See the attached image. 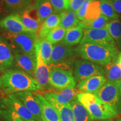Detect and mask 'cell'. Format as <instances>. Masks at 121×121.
Segmentation results:
<instances>
[{
  "label": "cell",
  "instance_id": "cell-35",
  "mask_svg": "<svg viewBox=\"0 0 121 121\" xmlns=\"http://www.w3.org/2000/svg\"><path fill=\"white\" fill-rule=\"evenodd\" d=\"M55 13L69 10V0H49Z\"/></svg>",
  "mask_w": 121,
  "mask_h": 121
},
{
  "label": "cell",
  "instance_id": "cell-10",
  "mask_svg": "<svg viewBox=\"0 0 121 121\" xmlns=\"http://www.w3.org/2000/svg\"><path fill=\"white\" fill-rule=\"evenodd\" d=\"M13 51L15 57V67L34 78L36 67V56L24 53L16 50Z\"/></svg>",
  "mask_w": 121,
  "mask_h": 121
},
{
  "label": "cell",
  "instance_id": "cell-9",
  "mask_svg": "<svg viewBox=\"0 0 121 121\" xmlns=\"http://www.w3.org/2000/svg\"><path fill=\"white\" fill-rule=\"evenodd\" d=\"M18 13L25 26L31 32L37 34L42 22L35 5L30 4Z\"/></svg>",
  "mask_w": 121,
  "mask_h": 121
},
{
  "label": "cell",
  "instance_id": "cell-40",
  "mask_svg": "<svg viewBox=\"0 0 121 121\" xmlns=\"http://www.w3.org/2000/svg\"><path fill=\"white\" fill-rule=\"evenodd\" d=\"M111 2L116 13L121 14V0H113Z\"/></svg>",
  "mask_w": 121,
  "mask_h": 121
},
{
  "label": "cell",
  "instance_id": "cell-24",
  "mask_svg": "<svg viewBox=\"0 0 121 121\" xmlns=\"http://www.w3.org/2000/svg\"><path fill=\"white\" fill-rule=\"evenodd\" d=\"M60 27L68 29L79 25L81 21L77 17L76 13L72 10H65L60 13Z\"/></svg>",
  "mask_w": 121,
  "mask_h": 121
},
{
  "label": "cell",
  "instance_id": "cell-7",
  "mask_svg": "<svg viewBox=\"0 0 121 121\" xmlns=\"http://www.w3.org/2000/svg\"><path fill=\"white\" fill-rule=\"evenodd\" d=\"M49 68V84L51 86L59 90L75 88L76 81L73 73L57 68Z\"/></svg>",
  "mask_w": 121,
  "mask_h": 121
},
{
  "label": "cell",
  "instance_id": "cell-44",
  "mask_svg": "<svg viewBox=\"0 0 121 121\" xmlns=\"http://www.w3.org/2000/svg\"><path fill=\"white\" fill-rule=\"evenodd\" d=\"M100 121H113L112 119H105V120H102Z\"/></svg>",
  "mask_w": 121,
  "mask_h": 121
},
{
  "label": "cell",
  "instance_id": "cell-42",
  "mask_svg": "<svg viewBox=\"0 0 121 121\" xmlns=\"http://www.w3.org/2000/svg\"><path fill=\"white\" fill-rule=\"evenodd\" d=\"M117 60L118 62V63H119V65H120L121 67V52L120 53H119L118 54L117 57Z\"/></svg>",
  "mask_w": 121,
  "mask_h": 121
},
{
  "label": "cell",
  "instance_id": "cell-47",
  "mask_svg": "<svg viewBox=\"0 0 121 121\" xmlns=\"http://www.w3.org/2000/svg\"></svg>",
  "mask_w": 121,
  "mask_h": 121
},
{
  "label": "cell",
  "instance_id": "cell-37",
  "mask_svg": "<svg viewBox=\"0 0 121 121\" xmlns=\"http://www.w3.org/2000/svg\"><path fill=\"white\" fill-rule=\"evenodd\" d=\"M92 1H93V0H85V1L84 2V4H82V5L81 6V7L78 9V11L76 12L77 17L78 18V19L79 20H84L86 13L87 11V7H88L89 4H90Z\"/></svg>",
  "mask_w": 121,
  "mask_h": 121
},
{
  "label": "cell",
  "instance_id": "cell-22",
  "mask_svg": "<svg viewBox=\"0 0 121 121\" xmlns=\"http://www.w3.org/2000/svg\"><path fill=\"white\" fill-rule=\"evenodd\" d=\"M46 99L57 110L60 121H75L73 110L70 103L60 104L51 98H46Z\"/></svg>",
  "mask_w": 121,
  "mask_h": 121
},
{
  "label": "cell",
  "instance_id": "cell-29",
  "mask_svg": "<svg viewBox=\"0 0 121 121\" xmlns=\"http://www.w3.org/2000/svg\"><path fill=\"white\" fill-rule=\"evenodd\" d=\"M37 43L42 58L47 64L49 65L53 50V44L45 39L39 38L37 40Z\"/></svg>",
  "mask_w": 121,
  "mask_h": 121
},
{
  "label": "cell",
  "instance_id": "cell-26",
  "mask_svg": "<svg viewBox=\"0 0 121 121\" xmlns=\"http://www.w3.org/2000/svg\"><path fill=\"white\" fill-rule=\"evenodd\" d=\"M34 5L41 22L52 15L54 11L49 0H35Z\"/></svg>",
  "mask_w": 121,
  "mask_h": 121
},
{
  "label": "cell",
  "instance_id": "cell-41",
  "mask_svg": "<svg viewBox=\"0 0 121 121\" xmlns=\"http://www.w3.org/2000/svg\"><path fill=\"white\" fill-rule=\"evenodd\" d=\"M6 109V106L4 104V102H3L2 98H0V116H2L4 110Z\"/></svg>",
  "mask_w": 121,
  "mask_h": 121
},
{
  "label": "cell",
  "instance_id": "cell-2",
  "mask_svg": "<svg viewBox=\"0 0 121 121\" xmlns=\"http://www.w3.org/2000/svg\"><path fill=\"white\" fill-rule=\"evenodd\" d=\"M75 51L81 58L102 66H105L118 56L117 47L90 43L80 44L75 48Z\"/></svg>",
  "mask_w": 121,
  "mask_h": 121
},
{
  "label": "cell",
  "instance_id": "cell-18",
  "mask_svg": "<svg viewBox=\"0 0 121 121\" xmlns=\"http://www.w3.org/2000/svg\"><path fill=\"white\" fill-rule=\"evenodd\" d=\"M107 82L104 76H94L78 82V88L81 93L95 94Z\"/></svg>",
  "mask_w": 121,
  "mask_h": 121
},
{
  "label": "cell",
  "instance_id": "cell-23",
  "mask_svg": "<svg viewBox=\"0 0 121 121\" xmlns=\"http://www.w3.org/2000/svg\"><path fill=\"white\" fill-rule=\"evenodd\" d=\"M83 29L79 26L67 29L64 39L61 42L63 44L71 47L80 43L83 38Z\"/></svg>",
  "mask_w": 121,
  "mask_h": 121
},
{
  "label": "cell",
  "instance_id": "cell-16",
  "mask_svg": "<svg viewBox=\"0 0 121 121\" xmlns=\"http://www.w3.org/2000/svg\"><path fill=\"white\" fill-rule=\"evenodd\" d=\"M80 93L81 91L78 89L73 88L47 92L44 96L45 98H51L60 104H67L78 99L77 96Z\"/></svg>",
  "mask_w": 121,
  "mask_h": 121
},
{
  "label": "cell",
  "instance_id": "cell-1",
  "mask_svg": "<svg viewBox=\"0 0 121 121\" xmlns=\"http://www.w3.org/2000/svg\"><path fill=\"white\" fill-rule=\"evenodd\" d=\"M43 89L35 78L19 69H9L0 76V90L10 95Z\"/></svg>",
  "mask_w": 121,
  "mask_h": 121
},
{
  "label": "cell",
  "instance_id": "cell-11",
  "mask_svg": "<svg viewBox=\"0 0 121 121\" xmlns=\"http://www.w3.org/2000/svg\"><path fill=\"white\" fill-rule=\"evenodd\" d=\"M0 28L4 31L13 34L31 32L24 25L18 13H11L1 20L0 21Z\"/></svg>",
  "mask_w": 121,
  "mask_h": 121
},
{
  "label": "cell",
  "instance_id": "cell-28",
  "mask_svg": "<svg viewBox=\"0 0 121 121\" xmlns=\"http://www.w3.org/2000/svg\"><path fill=\"white\" fill-rule=\"evenodd\" d=\"M110 20L101 15L98 19L94 20L81 21L78 26L83 29H100L105 28Z\"/></svg>",
  "mask_w": 121,
  "mask_h": 121
},
{
  "label": "cell",
  "instance_id": "cell-3",
  "mask_svg": "<svg viewBox=\"0 0 121 121\" xmlns=\"http://www.w3.org/2000/svg\"><path fill=\"white\" fill-rule=\"evenodd\" d=\"M77 98L86 109L93 120H105L118 115L113 108L103 102L94 94L81 92Z\"/></svg>",
  "mask_w": 121,
  "mask_h": 121
},
{
  "label": "cell",
  "instance_id": "cell-21",
  "mask_svg": "<svg viewBox=\"0 0 121 121\" xmlns=\"http://www.w3.org/2000/svg\"><path fill=\"white\" fill-rule=\"evenodd\" d=\"M104 71L107 81L113 83L119 87L121 84V67L117 58L105 65Z\"/></svg>",
  "mask_w": 121,
  "mask_h": 121
},
{
  "label": "cell",
  "instance_id": "cell-12",
  "mask_svg": "<svg viewBox=\"0 0 121 121\" xmlns=\"http://www.w3.org/2000/svg\"><path fill=\"white\" fill-rule=\"evenodd\" d=\"M15 65L13 49L7 40L0 35V71L4 72Z\"/></svg>",
  "mask_w": 121,
  "mask_h": 121
},
{
  "label": "cell",
  "instance_id": "cell-45",
  "mask_svg": "<svg viewBox=\"0 0 121 121\" xmlns=\"http://www.w3.org/2000/svg\"><path fill=\"white\" fill-rule=\"evenodd\" d=\"M100 1H112L113 0H99Z\"/></svg>",
  "mask_w": 121,
  "mask_h": 121
},
{
  "label": "cell",
  "instance_id": "cell-17",
  "mask_svg": "<svg viewBox=\"0 0 121 121\" xmlns=\"http://www.w3.org/2000/svg\"><path fill=\"white\" fill-rule=\"evenodd\" d=\"M34 96L40 105L43 121H60L57 110L44 96L38 93L34 94Z\"/></svg>",
  "mask_w": 121,
  "mask_h": 121
},
{
  "label": "cell",
  "instance_id": "cell-33",
  "mask_svg": "<svg viewBox=\"0 0 121 121\" xmlns=\"http://www.w3.org/2000/svg\"><path fill=\"white\" fill-rule=\"evenodd\" d=\"M100 8L101 14L110 20L118 19L119 15L115 11L111 1H100Z\"/></svg>",
  "mask_w": 121,
  "mask_h": 121
},
{
  "label": "cell",
  "instance_id": "cell-13",
  "mask_svg": "<svg viewBox=\"0 0 121 121\" xmlns=\"http://www.w3.org/2000/svg\"><path fill=\"white\" fill-rule=\"evenodd\" d=\"M35 54L36 67L34 78L42 87H45L49 84L50 68L42 58L37 42L35 44Z\"/></svg>",
  "mask_w": 121,
  "mask_h": 121
},
{
  "label": "cell",
  "instance_id": "cell-5",
  "mask_svg": "<svg viewBox=\"0 0 121 121\" xmlns=\"http://www.w3.org/2000/svg\"><path fill=\"white\" fill-rule=\"evenodd\" d=\"M95 94L103 102L113 108L118 113L121 112V99L119 86L107 81Z\"/></svg>",
  "mask_w": 121,
  "mask_h": 121
},
{
  "label": "cell",
  "instance_id": "cell-4",
  "mask_svg": "<svg viewBox=\"0 0 121 121\" xmlns=\"http://www.w3.org/2000/svg\"><path fill=\"white\" fill-rule=\"evenodd\" d=\"M2 34L13 50L36 56L35 44L38 39L37 34L31 32L13 34L4 31Z\"/></svg>",
  "mask_w": 121,
  "mask_h": 121
},
{
  "label": "cell",
  "instance_id": "cell-39",
  "mask_svg": "<svg viewBox=\"0 0 121 121\" xmlns=\"http://www.w3.org/2000/svg\"><path fill=\"white\" fill-rule=\"evenodd\" d=\"M69 10L76 12L81 7L85 0H69Z\"/></svg>",
  "mask_w": 121,
  "mask_h": 121
},
{
  "label": "cell",
  "instance_id": "cell-34",
  "mask_svg": "<svg viewBox=\"0 0 121 121\" xmlns=\"http://www.w3.org/2000/svg\"><path fill=\"white\" fill-rule=\"evenodd\" d=\"M75 59L71 57V58L60 62L51 64L49 66L51 67L57 68V69H61L65 71L69 72V73H73V69L75 66Z\"/></svg>",
  "mask_w": 121,
  "mask_h": 121
},
{
  "label": "cell",
  "instance_id": "cell-15",
  "mask_svg": "<svg viewBox=\"0 0 121 121\" xmlns=\"http://www.w3.org/2000/svg\"><path fill=\"white\" fill-rule=\"evenodd\" d=\"M13 94L34 115L36 120L43 121L40 105L35 97L34 94L30 91L19 92Z\"/></svg>",
  "mask_w": 121,
  "mask_h": 121
},
{
  "label": "cell",
  "instance_id": "cell-32",
  "mask_svg": "<svg viewBox=\"0 0 121 121\" xmlns=\"http://www.w3.org/2000/svg\"><path fill=\"white\" fill-rule=\"evenodd\" d=\"M67 29L62 27L58 26L49 33L45 39L50 42L52 44H54L62 42L64 39Z\"/></svg>",
  "mask_w": 121,
  "mask_h": 121
},
{
  "label": "cell",
  "instance_id": "cell-6",
  "mask_svg": "<svg viewBox=\"0 0 121 121\" xmlns=\"http://www.w3.org/2000/svg\"><path fill=\"white\" fill-rule=\"evenodd\" d=\"M73 75L78 83L94 76H104L105 71L99 65L87 60H77L75 62Z\"/></svg>",
  "mask_w": 121,
  "mask_h": 121
},
{
  "label": "cell",
  "instance_id": "cell-46",
  "mask_svg": "<svg viewBox=\"0 0 121 121\" xmlns=\"http://www.w3.org/2000/svg\"><path fill=\"white\" fill-rule=\"evenodd\" d=\"M116 121H121V118H119L118 119H117Z\"/></svg>",
  "mask_w": 121,
  "mask_h": 121
},
{
  "label": "cell",
  "instance_id": "cell-36",
  "mask_svg": "<svg viewBox=\"0 0 121 121\" xmlns=\"http://www.w3.org/2000/svg\"><path fill=\"white\" fill-rule=\"evenodd\" d=\"M2 116L6 121H26L14 111L9 108L4 110Z\"/></svg>",
  "mask_w": 121,
  "mask_h": 121
},
{
  "label": "cell",
  "instance_id": "cell-27",
  "mask_svg": "<svg viewBox=\"0 0 121 121\" xmlns=\"http://www.w3.org/2000/svg\"><path fill=\"white\" fill-rule=\"evenodd\" d=\"M105 28L108 30L116 44L121 49V21L118 19L110 20Z\"/></svg>",
  "mask_w": 121,
  "mask_h": 121
},
{
  "label": "cell",
  "instance_id": "cell-14",
  "mask_svg": "<svg viewBox=\"0 0 121 121\" xmlns=\"http://www.w3.org/2000/svg\"><path fill=\"white\" fill-rule=\"evenodd\" d=\"M2 99L7 108L13 110L24 120L37 121L34 115L17 98L15 97L14 94L9 95L6 97H2Z\"/></svg>",
  "mask_w": 121,
  "mask_h": 121
},
{
  "label": "cell",
  "instance_id": "cell-43",
  "mask_svg": "<svg viewBox=\"0 0 121 121\" xmlns=\"http://www.w3.org/2000/svg\"><path fill=\"white\" fill-rule=\"evenodd\" d=\"M119 93H120L121 97V85H120V86H119Z\"/></svg>",
  "mask_w": 121,
  "mask_h": 121
},
{
  "label": "cell",
  "instance_id": "cell-38",
  "mask_svg": "<svg viewBox=\"0 0 121 121\" xmlns=\"http://www.w3.org/2000/svg\"><path fill=\"white\" fill-rule=\"evenodd\" d=\"M10 13L4 0H0V20L8 16Z\"/></svg>",
  "mask_w": 121,
  "mask_h": 121
},
{
  "label": "cell",
  "instance_id": "cell-25",
  "mask_svg": "<svg viewBox=\"0 0 121 121\" xmlns=\"http://www.w3.org/2000/svg\"><path fill=\"white\" fill-rule=\"evenodd\" d=\"M75 121H93L90 114L85 107L78 99H76L71 103Z\"/></svg>",
  "mask_w": 121,
  "mask_h": 121
},
{
  "label": "cell",
  "instance_id": "cell-8",
  "mask_svg": "<svg viewBox=\"0 0 121 121\" xmlns=\"http://www.w3.org/2000/svg\"><path fill=\"white\" fill-rule=\"evenodd\" d=\"M84 35L80 44H94L110 47H117L114 40L106 28L100 29H83Z\"/></svg>",
  "mask_w": 121,
  "mask_h": 121
},
{
  "label": "cell",
  "instance_id": "cell-20",
  "mask_svg": "<svg viewBox=\"0 0 121 121\" xmlns=\"http://www.w3.org/2000/svg\"><path fill=\"white\" fill-rule=\"evenodd\" d=\"M60 13H54L50 15L42 22L39 28L38 37L40 39L45 38L53 30L60 26Z\"/></svg>",
  "mask_w": 121,
  "mask_h": 121
},
{
  "label": "cell",
  "instance_id": "cell-19",
  "mask_svg": "<svg viewBox=\"0 0 121 121\" xmlns=\"http://www.w3.org/2000/svg\"><path fill=\"white\" fill-rule=\"evenodd\" d=\"M76 53L75 49L63 43H58L53 45V50L49 65L71 58Z\"/></svg>",
  "mask_w": 121,
  "mask_h": 121
},
{
  "label": "cell",
  "instance_id": "cell-31",
  "mask_svg": "<svg viewBox=\"0 0 121 121\" xmlns=\"http://www.w3.org/2000/svg\"><path fill=\"white\" fill-rule=\"evenodd\" d=\"M10 13H18L29 5L31 0H4Z\"/></svg>",
  "mask_w": 121,
  "mask_h": 121
},
{
  "label": "cell",
  "instance_id": "cell-30",
  "mask_svg": "<svg viewBox=\"0 0 121 121\" xmlns=\"http://www.w3.org/2000/svg\"><path fill=\"white\" fill-rule=\"evenodd\" d=\"M100 1L93 0L89 4L84 20L91 21L98 19L100 16Z\"/></svg>",
  "mask_w": 121,
  "mask_h": 121
}]
</instances>
